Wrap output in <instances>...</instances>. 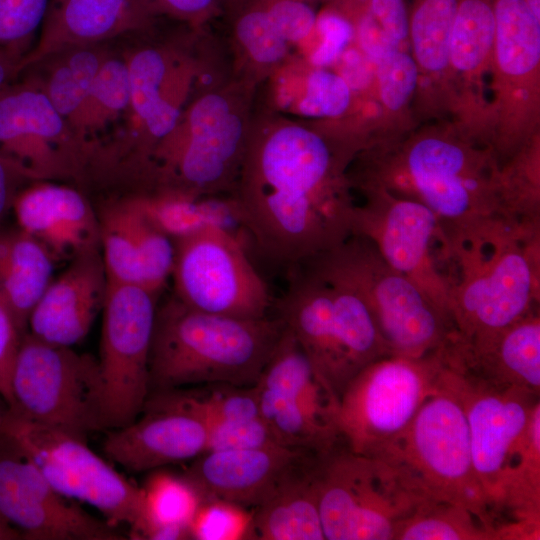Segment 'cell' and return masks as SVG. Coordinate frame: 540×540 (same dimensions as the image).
<instances>
[{
	"instance_id": "6da1fadb",
	"label": "cell",
	"mask_w": 540,
	"mask_h": 540,
	"mask_svg": "<svg viewBox=\"0 0 540 540\" xmlns=\"http://www.w3.org/2000/svg\"><path fill=\"white\" fill-rule=\"evenodd\" d=\"M355 154L310 128L249 136L234 197L246 238L288 269L345 242L356 203L346 167Z\"/></svg>"
},
{
	"instance_id": "7a4b0ae2",
	"label": "cell",
	"mask_w": 540,
	"mask_h": 540,
	"mask_svg": "<svg viewBox=\"0 0 540 540\" xmlns=\"http://www.w3.org/2000/svg\"><path fill=\"white\" fill-rule=\"evenodd\" d=\"M349 177L353 188L383 189L427 207L452 256L508 223L496 156L468 136L424 132L402 146L372 148L363 155L362 171Z\"/></svg>"
},
{
	"instance_id": "3957f363",
	"label": "cell",
	"mask_w": 540,
	"mask_h": 540,
	"mask_svg": "<svg viewBox=\"0 0 540 540\" xmlns=\"http://www.w3.org/2000/svg\"><path fill=\"white\" fill-rule=\"evenodd\" d=\"M284 328L277 316L250 319L208 313L172 296L156 310L150 392L217 383L253 386Z\"/></svg>"
},
{
	"instance_id": "277c9868",
	"label": "cell",
	"mask_w": 540,
	"mask_h": 540,
	"mask_svg": "<svg viewBox=\"0 0 540 540\" xmlns=\"http://www.w3.org/2000/svg\"><path fill=\"white\" fill-rule=\"evenodd\" d=\"M452 260L450 315L458 342L487 339L539 308L540 230L501 225Z\"/></svg>"
},
{
	"instance_id": "5b68a950",
	"label": "cell",
	"mask_w": 540,
	"mask_h": 540,
	"mask_svg": "<svg viewBox=\"0 0 540 540\" xmlns=\"http://www.w3.org/2000/svg\"><path fill=\"white\" fill-rule=\"evenodd\" d=\"M288 270L276 316L340 397L364 367L391 354L353 289L304 263Z\"/></svg>"
},
{
	"instance_id": "8992f818",
	"label": "cell",
	"mask_w": 540,
	"mask_h": 540,
	"mask_svg": "<svg viewBox=\"0 0 540 540\" xmlns=\"http://www.w3.org/2000/svg\"><path fill=\"white\" fill-rule=\"evenodd\" d=\"M374 458L389 465L420 500L464 507L488 523L489 501L475 474L464 408L439 371L404 431Z\"/></svg>"
},
{
	"instance_id": "52a82bcc",
	"label": "cell",
	"mask_w": 540,
	"mask_h": 540,
	"mask_svg": "<svg viewBox=\"0 0 540 540\" xmlns=\"http://www.w3.org/2000/svg\"><path fill=\"white\" fill-rule=\"evenodd\" d=\"M304 264L343 282L361 297L391 355L429 356L442 349L455 332L450 318L363 236L351 235L340 246Z\"/></svg>"
},
{
	"instance_id": "ba28073f",
	"label": "cell",
	"mask_w": 540,
	"mask_h": 540,
	"mask_svg": "<svg viewBox=\"0 0 540 540\" xmlns=\"http://www.w3.org/2000/svg\"><path fill=\"white\" fill-rule=\"evenodd\" d=\"M248 141L246 126L230 100L222 94H206L157 144L137 190L192 196L232 194Z\"/></svg>"
},
{
	"instance_id": "9c48e42d",
	"label": "cell",
	"mask_w": 540,
	"mask_h": 540,
	"mask_svg": "<svg viewBox=\"0 0 540 540\" xmlns=\"http://www.w3.org/2000/svg\"><path fill=\"white\" fill-rule=\"evenodd\" d=\"M441 377L464 408L473 468L489 504L496 505L527 454L540 448V417L531 418L538 394L444 360Z\"/></svg>"
},
{
	"instance_id": "30bf717a",
	"label": "cell",
	"mask_w": 540,
	"mask_h": 540,
	"mask_svg": "<svg viewBox=\"0 0 540 540\" xmlns=\"http://www.w3.org/2000/svg\"><path fill=\"white\" fill-rule=\"evenodd\" d=\"M9 409L42 425L87 439L105 429L98 359L26 332L10 377Z\"/></svg>"
},
{
	"instance_id": "8fae6325",
	"label": "cell",
	"mask_w": 540,
	"mask_h": 540,
	"mask_svg": "<svg viewBox=\"0 0 540 540\" xmlns=\"http://www.w3.org/2000/svg\"><path fill=\"white\" fill-rule=\"evenodd\" d=\"M315 474L328 540H394L398 525L422 501L385 462L343 443L317 457Z\"/></svg>"
},
{
	"instance_id": "7c38bea8",
	"label": "cell",
	"mask_w": 540,
	"mask_h": 540,
	"mask_svg": "<svg viewBox=\"0 0 540 540\" xmlns=\"http://www.w3.org/2000/svg\"><path fill=\"white\" fill-rule=\"evenodd\" d=\"M439 352L412 359L387 355L364 367L339 397L338 427L352 452L374 457L408 426L434 389Z\"/></svg>"
},
{
	"instance_id": "4fadbf2b",
	"label": "cell",
	"mask_w": 540,
	"mask_h": 540,
	"mask_svg": "<svg viewBox=\"0 0 540 540\" xmlns=\"http://www.w3.org/2000/svg\"><path fill=\"white\" fill-rule=\"evenodd\" d=\"M255 389L260 416L279 444L321 455L342 443L339 395L286 327Z\"/></svg>"
},
{
	"instance_id": "5bb4252c",
	"label": "cell",
	"mask_w": 540,
	"mask_h": 540,
	"mask_svg": "<svg viewBox=\"0 0 540 540\" xmlns=\"http://www.w3.org/2000/svg\"><path fill=\"white\" fill-rule=\"evenodd\" d=\"M3 434L61 495L94 507L114 527L133 528L140 511V487L90 449L85 439L31 421L9 408Z\"/></svg>"
},
{
	"instance_id": "9a60e30c",
	"label": "cell",
	"mask_w": 540,
	"mask_h": 540,
	"mask_svg": "<svg viewBox=\"0 0 540 540\" xmlns=\"http://www.w3.org/2000/svg\"><path fill=\"white\" fill-rule=\"evenodd\" d=\"M352 235L367 238L383 259L415 283L452 321V256L435 215L424 205L383 189H360Z\"/></svg>"
},
{
	"instance_id": "2e32d148",
	"label": "cell",
	"mask_w": 540,
	"mask_h": 540,
	"mask_svg": "<svg viewBox=\"0 0 540 540\" xmlns=\"http://www.w3.org/2000/svg\"><path fill=\"white\" fill-rule=\"evenodd\" d=\"M244 243L215 226L174 241V296L208 313L250 319L268 316L272 304L268 287Z\"/></svg>"
},
{
	"instance_id": "e0dca14e",
	"label": "cell",
	"mask_w": 540,
	"mask_h": 540,
	"mask_svg": "<svg viewBox=\"0 0 540 540\" xmlns=\"http://www.w3.org/2000/svg\"><path fill=\"white\" fill-rule=\"evenodd\" d=\"M495 18L492 69L496 123L490 147L506 161L534 140L538 115L540 20L525 0H491Z\"/></svg>"
},
{
	"instance_id": "ac0fdd59",
	"label": "cell",
	"mask_w": 540,
	"mask_h": 540,
	"mask_svg": "<svg viewBox=\"0 0 540 540\" xmlns=\"http://www.w3.org/2000/svg\"><path fill=\"white\" fill-rule=\"evenodd\" d=\"M158 294L132 284L108 282L98 359L105 429L134 421L150 394L149 355Z\"/></svg>"
},
{
	"instance_id": "d6986e66",
	"label": "cell",
	"mask_w": 540,
	"mask_h": 540,
	"mask_svg": "<svg viewBox=\"0 0 540 540\" xmlns=\"http://www.w3.org/2000/svg\"><path fill=\"white\" fill-rule=\"evenodd\" d=\"M0 153L32 181L78 184L90 176L94 157L93 149L25 76L0 90Z\"/></svg>"
},
{
	"instance_id": "ffe728a7",
	"label": "cell",
	"mask_w": 540,
	"mask_h": 540,
	"mask_svg": "<svg viewBox=\"0 0 540 540\" xmlns=\"http://www.w3.org/2000/svg\"><path fill=\"white\" fill-rule=\"evenodd\" d=\"M0 514L28 540H123L117 527L61 495L32 461L0 439Z\"/></svg>"
},
{
	"instance_id": "44dd1931",
	"label": "cell",
	"mask_w": 540,
	"mask_h": 540,
	"mask_svg": "<svg viewBox=\"0 0 540 540\" xmlns=\"http://www.w3.org/2000/svg\"><path fill=\"white\" fill-rule=\"evenodd\" d=\"M207 447L206 425L172 390L149 394L137 418L109 431L103 442L108 459L131 472L193 460Z\"/></svg>"
},
{
	"instance_id": "7402d4cb",
	"label": "cell",
	"mask_w": 540,
	"mask_h": 540,
	"mask_svg": "<svg viewBox=\"0 0 540 540\" xmlns=\"http://www.w3.org/2000/svg\"><path fill=\"white\" fill-rule=\"evenodd\" d=\"M97 214L108 282L132 284L159 293L171 277L173 240L127 195L105 202Z\"/></svg>"
},
{
	"instance_id": "603a6c76",
	"label": "cell",
	"mask_w": 540,
	"mask_h": 540,
	"mask_svg": "<svg viewBox=\"0 0 540 540\" xmlns=\"http://www.w3.org/2000/svg\"><path fill=\"white\" fill-rule=\"evenodd\" d=\"M107 289L100 248L74 257L32 309L27 332L52 345L73 347L88 335L102 312Z\"/></svg>"
},
{
	"instance_id": "cb8c5ba5",
	"label": "cell",
	"mask_w": 540,
	"mask_h": 540,
	"mask_svg": "<svg viewBox=\"0 0 540 540\" xmlns=\"http://www.w3.org/2000/svg\"><path fill=\"white\" fill-rule=\"evenodd\" d=\"M11 212L16 225L38 240L56 262L100 248L97 211L76 187L33 181L16 195Z\"/></svg>"
},
{
	"instance_id": "d4e9b609",
	"label": "cell",
	"mask_w": 540,
	"mask_h": 540,
	"mask_svg": "<svg viewBox=\"0 0 540 540\" xmlns=\"http://www.w3.org/2000/svg\"><path fill=\"white\" fill-rule=\"evenodd\" d=\"M312 456L314 454L280 444L207 451L193 459L184 475L195 485L203 500L222 499L256 508Z\"/></svg>"
},
{
	"instance_id": "484cf974",
	"label": "cell",
	"mask_w": 540,
	"mask_h": 540,
	"mask_svg": "<svg viewBox=\"0 0 540 540\" xmlns=\"http://www.w3.org/2000/svg\"><path fill=\"white\" fill-rule=\"evenodd\" d=\"M156 19L143 0H50L36 43L20 62L18 73L65 48L147 31Z\"/></svg>"
},
{
	"instance_id": "4316f807",
	"label": "cell",
	"mask_w": 540,
	"mask_h": 540,
	"mask_svg": "<svg viewBox=\"0 0 540 540\" xmlns=\"http://www.w3.org/2000/svg\"><path fill=\"white\" fill-rule=\"evenodd\" d=\"M447 358L481 377L539 394V308L487 339L451 341Z\"/></svg>"
},
{
	"instance_id": "83f0119b",
	"label": "cell",
	"mask_w": 540,
	"mask_h": 540,
	"mask_svg": "<svg viewBox=\"0 0 540 540\" xmlns=\"http://www.w3.org/2000/svg\"><path fill=\"white\" fill-rule=\"evenodd\" d=\"M310 457L254 509L252 539L324 540L315 465Z\"/></svg>"
},
{
	"instance_id": "f1b7e54d",
	"label": "cell",
	"mask_w": 540,
	"mask_h": 540,
	"mask_svg": "<svg viewBox=\"0 0 540 540\" xmlns=\"http://www.w3.org/2000/svg\"><path fill=\"white\" fill-rule=\"evenodd\" d=\"M145 216L171 240L193 235L208 227L223 228L246 238L232 194L192 196L176 192L126 194Z\"/></svg>"
},
{
	"instance_id": "f546056e",
	"label": "cell",
	"mask_w": 540,
	"mask_h": 540,
	"mask_svg": "<svg viewBox=\"0 0 540 540\" xmlns=\"http://www.w3.org/2000/svg\"><path fill=\"white\" fill-rule=\"evenodd\" d=\"M56 261L17 225L0 223V291L27 332L29 315L53 279Z\"/></svg>"
},
{
	"instance_id": "4dcf8cb0",
	"label": "cell",
	"mask_w": 540,
	"mask_h": 540,
	"mask_svg": "<svg viewBox=\"0 0 540 540\" xmlns=\"http://www.w3.org/2000/svg\"><path fill=\"white\" fill-rule=\"evenodd\" d=\"M140 490L139 516L130 529L132 539H190V524L203 497L184 474L156 469Z\"/></svg>"
},
{
	"instance_id": "1f68e13d",
	"label": "cell",
	"mask_w": 540,
	"mask_h": 540,
	"mask_svg": "<svg viewBox=\"0 0 540 540\" xmlns=\"http://www.w3.org/2000/svg\"><path fill=\"white\" fill-rule=\"evenodd\" d=\"M111 54L105 43L69 47L41 58L20 75L30 79L68 121Z\"/></svg>"
},
{
	"instance_id": "d6a6232c",
	"label": "cell",
	"mask_w": 540,
	"mask_h": 540,
	"mask_svg": "<svg viewBox=\"0 0 540 540\" xmlns=\"http://www.w3.org/2000/svg\"><path fill=\"white\" fill-rule=\"evenodd\" d=\"M495 18L491 0H459L450 42L448 76L482 92L483 76L492 69Z\"/></svg>"
},
{
	"instance_id": "836d02e7",
	"label": "cell",
	"mask_w": 540,
	"mask_h": 540,
	"mask_svg": "<svg viewBox=\"0 0 540 540\" xmlns=\"http://www.w3.org/2000/svg\"><path fill=\"white\" fill-rule=\"evenodd\" d=\"M130 110V84L124 57L112 53L103 63L87 95L68 120L77 136L94 151L99 136Z\"/></svg>"
},
{
	"instance_id": "e575fe53",
	"label": "cell",
	"mask_w": 540,
	"mask_h": 540,
	"mask_svg": "<svg viewBox=\"0 0 540 540\" xmlns=\"http://www.w3.org/2000/svg\"><path fill=\"white\" fill-rule=\"evenodd\" d=\"M459 0H416L409 16V44L419 78L448 74L449 42Z\"/></svg>"
},
{
	"instance_id": "d590c367",
	"label": "cell",
	"mask_w": 540,
	"mask_h": 540,
	"mask_svg": "<svg viewBox=\"0 0 540 540\" xmlns=\"http://www.w3.org/2000/svg\"><path fill=\"white\" fill-rule=\"evenodd\" d=\"M494 532L468 509L424 500L398 525L394 540L495 539Z\"/></svg>"
},
{
	"instance_id": "8d00e7d4",
	"label": "cell",
	"mask_w": 540,
	"mask_h": 540,
	"mask_svg": "<svg viewBox=\"0 0 540 540\" xmlns=\"http://www.w3.org/2000/svg\"><path fill=\"white\" fill-rule=\"evenodd\" d=\"M172 391L186 407L202 419L207 428L221 422L261 417L255 385L217 383Z\"/></svg>"
},
{
	"instance_id": "74e56055",
	"label": "cell",
	"mask_w": 540,
	"mask_h": 540,
	"mask_svg": "<svg viewBox=\"0 0 540 540\" xmlns=\"http://www.w3.org/2000/svg\"><path fill=\"white\" fill-rule=\"evenodd\" d=\"M50 0H0V54L21 61L36 43Z\"/></svg>"
},
{
	"instance_id": "f35d334b",
	"label": "cell",
	"mask_w": 540,
	"mask_h": 540,
	"mask_svg": "<svg viewBox=\"0 0 540 540\" xmlns=\"http://www.w3.org/2000/svg\"><path fill=\"white\" fill-rule=\"evenodd\" d=\"M237 11L235 34L250 57L265 65L284 58L288 42L272 23L264 1H245Z\"/></svg>"
},
{
	"instance_id": "ab89813d",
	"label": "cell",
	"mask_w": 540,
	"mask_h": 540,
	"mask_svg": "<svg viewBox=\"0 0 540 540\" xmlns=\"http://www.w3.org/2000/svg\"><path fill=\"white\" fill-rule=\"evenodd\" d=\"M254 510L222 499H204L191 521L190 539H252Z\"/></svg>"
},
{
	"instance_id": "60d3db41",
	"label": "cell",
	"mask_w": 540,
	"mask_h": 540,
	"mask_svg": "<svg viewBox=\"0 0 540 540\" xmlns=\"http://www.w3.org/2000/svg\"><path fill=\"white\" fill-rule=\"evenodd\" d=\"M376 66L378 93L389 112L405 108L419 83V69L412 54L396 49L383 56Z\"/></svg>"
},
{
	"instance_id": "b9f144b4",
	"label": "cell",
	"mask_w": 540,
	"mask_h": 540,
	"mask_svg": "<svg viewBox=\"0 0 540 540\" xmlns=\"http://www.w3.org/2000/svg\"><path fill=\"white\" fill-rule=\"evenodd\" d=\"M350 102L351 88L344 78L329 70L318 68L308 75L298 110L308 117L334 118L344 114Z\"/></svg>"
},
{
	"instance_id": "7bdbcfd3",
	"label": "cell",
	"mask_w": 540,
	"mask_h": 540,
	"mask_svg": "<svg viewBox=\"0 0 540 540\" xmlns=\"http://www.w3.org/2000/svg\"><path fill=\"white\" fill-rule=\"evenodd\" d=\"M207 430V451L262 448L279 444L261 417L221 422L209 426Z\"/></svg>"
},
{
	"instance_id": "ee69618b",
	"label": "cell",
	"mask_w": 540,
	"mask_h": 540,
	"mask_svg": "<svg viewBox=\"0 0 540 540\" xmlns=\"http://www.w3.org/2000/svg\"><path fill=\"white\" fill-rule=\"evenodd\" d=\"M315 29L321 36V42L311 55V63L318 68L339 58L355 36V24L351 18L333 9L317 15Z\"/></svg>"
},
{
	"instance_id": "f6af8a7d",
	"label": "cell",
	"mask_w": 540,
	"mask_h": 540,
	"mask_svg": "<svg viewBox=\"0 0 540 540\" xmlns=\"http://www.w3.org/2000/svg\"><path fill=\"white\" fill-rule=\"evenodd\" d=\"M156 17L166 16L191 28H199L228 9V0H143Z\"/></svg>"
},
{
	"instance_id": "bcb514c9",
	"label": "cell",
	"mask_w": 540,
	"mask_h": 540,
	"mask_svg": "<svg viewBox=\"0 0 540 540\" xmlns=\"http://www.w3.org/2000/svg\"><path fill=\"white\" fill-rule=\"evenodd\" d=\"M26 331L0 291V395L10 407V377L22 338Z\"/></svg>"
},
{
	"instance_id": "7dc6e473",
	"label": "cell",
	"mask_w": 540,
	"mask_h": 540,
	"mask_svg": "<svg viewBox=\"0 0 540 540\" xmlns=\"http://www.w3.org/2000/svg\"><path fill=\"white\" fill-rule=\"evenodd\" d=\"M367 1V9L374 19L386 34L404 49V44H409V15L404 0Z\"/></svg>"
},
{
	"instance_id": "c3c4849f",
	"label": "cell",
	"mask_w": 540,
	"mask_h": 540,
	"mask_svg": "<svg viewBox=\"0 0 540 540\" xmlns=\"http://www.w3.org/2000/svg\"><path fill=\"white\" fill-rule=\"evenodd\" d=\"M355 24V35L366 58L374 64L387 53L402 49L381 28L368 11L367 6L358 16Z\"/></svg>"
},
{
	"instance_id": "681fc988",
	"label": "cell",
	"mask_w": 540,
	"mask_h": 540,
	"mask_svg": "<svg viewBox=\"0 0 540 540\" xmlns=\"http://www.w3.org/2000/svg\"><path fill=\"white\" fill-rule=\"evenodd\" d=\"M30 182L17 164L0 153V223L11 212L17 193Z\"/></svg>"
},
{
	"instance_id": "f907efd6",
	"label": "cell",
	"mask_w": 540,
	"mask_h": 540,
	"mask_svg": "<svg viewBox=\"0 0 540 540\" xmlns=\"http://www.w3.org/2000/svg\"><path fill=\"white\" fill-rule=\"evenodd\" d=\"M343 58L342 77L352 89H360L368 83L369 70L362 54L355 49H346Z\"/></svg>"
},
{
	"instance_id": "816d5d0a",
	"label": "cell",
	"mask_w": 540,
	"mask_h": 540,
	"mask_svg": "<svg viewBox=\"0 0 540 540\" xmlns=\"http://www.w3.org/2000/svg\"><path fill=\"white\" fill-rule=\"evenodd\" d=\"M21 60L11 55L0 54V90L18 78Z\"/></svg>"
},
{
	"instance_id": "f5cc1de1",
	"label": "cell",
	"mask_w": 540,
	"mask_h": 540,
	"mask_svg": "<svg viewBox=\"0 0 540 540\" xmlns=\"http://www.w3.org/2000/svg\"><path fill=\"white\" fill-rule=\"evenodd\" d=\"M22 539L21 533L0 514V540Z\"/></svg>"
},
{
	"instance_id": "db71d44e",
	"label": "cell",
	"mask_w": 540,
	"mask_h": 540,
	"mask_svg": "<svg viewBox=\"0 0 540 540\" xmlns=\"http://www.w3.org/2000/svg\"><path fill=\"white\" fill-rule=\"evenodd\" d=\"M8 405L4 401L3 397L0 395V439L3 437L4 423L6 414L8 411Z\"/></svg>"
},
{
	"instance_id": "11a10c76",
	"label": "cell",
	"mask_w": 540,
	"mask_h": 540,
	"mask_svg": "<svg viewBox=\"0 0 540 540\" xmlns=\"http://www.w3.org/2000/svg\"><path fill=\"white\" fill-rule=\"evenodd\" d=\"M534 15L540 20V0H525Z\"/></svg>"
},
{
	"instance_id": "9f6ffc18",
	"label": "cell",
	"mask_w": 540,
	"mask_h": 540,
	"mask_svg": "<svg viewBox=\"0 0 540 540\" xmlns=\"http://www.w3.org/2000/svg\"><path fill=\"white\" fill-rule=\"evenodd\" d=\"M246 0H228V9L237 10Z\"/></svg>"
}]
</instances>
